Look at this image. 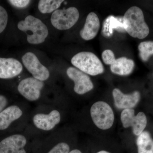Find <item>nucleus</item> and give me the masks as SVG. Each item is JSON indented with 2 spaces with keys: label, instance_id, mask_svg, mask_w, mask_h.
Instances as JSON below:
<instances>
[{
  "label": "nucleus",
  "instance_id": "3",
  "mask_svg": "<svg viewBox=\"0 0 153 153\" xmlns=\"http://www.w3.org/2000/svg\"><path fill=\"white\" fill-rule=\"evenodd\" d=\"M71 63L82 72L91 76H96L104 72L101 61L92 52H79L71 58Z\"/></svg>",
  "mask_w": 153,
  "mask_h": 153
},
{
  "label": "nucleus",
  "instance_id": "7",
  "mask_svg": "<svg viewBox=\"0 0 153 153\" xmlns=\"http://www.w3.org/2000/svg\"><path fill=\"white\" fill-rule=\"evenodd\" d=\"M44 85V81L33 77H27L19 83L18 90L19 93L28 100L35 101L40 98L41 90Z\"/></svg>",
  "mask_w": 153,
  "mask_h": 153
},
{
  "label": "nucleus",
  "instance_id": "6",
  "mask_svg": "<svg viewBox=\"0 0 153 153\" xmlns=\"http://www.w3.org/2000/svg\"><path fill=\"white\" fill-rule=\"evenodd\" d=\"M120 119L124 127H131L134 134L138 136L144 131L147 123L146 114L143 112H140L135 115L134 110L133 108L123 110Z\"/></svg>",
  "mask_w": 153,
  "mask_h": 153
},
{
  "label": "nucleus",
  "instance_id": "1",
  "mask_svg": "<svg viewBox=\"0 0 153 153\" xmlns=\"http://www.w3.org/2000/svg\"><path fill=\"white\" fill-rule=\"evenodd\" d=\"M123 24L125 31L133 38L144 39L149 33L143 11L136 6L131 7L126 12L123 18Z\"/></svg>",
  "mask_w": 153,
  "mask_h": 153
},
{
  "label": "nucleus",
  "instance_id": "19",
  "mask_svg": "<svg viewBox=\"0 0 153 153\" xmlns=\"http://www.w3.org/2000/svg\"><path fill=\"white\" fill-rule=\"evenodd\" d=\"M63 2V0H41L38 2V10L42 13H49L57 10Z\"/></svg>",
  "mask_w": 153,
  "mask_h": 153
},
{
  "label": "nucleus",
  "instance_id": "11",
  "mask_svg": "<svg viewBox=\"0 0 153 153\" xmlns=\"http://www.w3.org/2000/svg\"><path fill=\"white\" fill-rule=\"evenodd\" d=\"M61 120V115L57 110H53L48 114L39 113L33 117V123L36 128L45 131L53 129Z\"/></svg>",
  "mask_w": 153,
  "mask_h": 153
},
{
  "label": "nucleus",
  "instance_id": "14",
  "mask_svg": "<svg viewBox=\"0 0 153 153\" xmlns=\"http://www.w3.org/2000/svg\"><path fill=\"white\" fill-rule=\"evenodd\" d=\"M100 22L97 15L94 12L89 13L86 17L84 27L80 31V36L85 41L94 39L98 34Z\"/></svg>",
  "mask_w": 153,
  "mask_h": 153
},
{
  "label": "nucleus",
  "instance_id": "20",
  "mask_svg": "<svg viewBox=\"0 0 153 153\" xmlns=\"http://www.w3.org/2000/svg\"><path fill=\"white\" fill-rule=\"evenodd\" d=\"M140 58L143 61H147L153 55V41H146L140 43L138 46Z\"/></svg>",
  "mask_w": 153,
  "mask_h": 153
},
{
  "label": "nucleus",
  "instance_id": "22",
  "mask_svg": "<svg viewBox=\"0 0 153 153\" xmlns=\"http://www.w3.org/2000/svg\"><path fill=\"white\" fill-rule=\"evenodd\" d=\"M8 18L7 11L2 6H0V33H2L7 27Z\"/></svg>",
  "mask_w": 153,
  "mask_h": 153
},
{
  "label": "nucleus",
  "instance_id": "15",
  "mask_svg": "<svg viewBox=\"0 0 153 153\" xmlns=\"http://www.w3.org/2000/svg\"><path fill=\"white\" fill-rule=\"evenodd\" d=\"M22 110L16 105H12L5 108L0 113V130L9 127L14 121L19 119L23 115Z\"/></svg>",
  "mask_w": 153,
  "mask_h": 153
},
{
  "label": "nucleus",
  "instance_id": "26",
  "mask_svg": "<svg viewBox=\"0 0 153 153\" xmlns=\"http://www.w3.org/2000/svg\"><path fill=\"white\" fill-rule=\"evenodd\" d=\"M69 153H82L81 151L78 149H74L73 150L70 151Z\"/></svg>",
  "mask_w": 153,
  "mask_h": 153
},
{
  "label": "nucleus",
  "instance_id": "5",
  "mask_svg": "<svg viewBox=\"0 0 153 153\" xmlns=\"http://www.w3.org/2000/svg\"><path fill=\"white\" fill-rule=\"evenodd\" d=\"M79 11L74 7L66 9L57 10L53 12L51 22L54 27L60 30H68L72 27L78 21Z\"/></svg>",
  "mask_w": 153,
  "mask_h": 153
},
{
  "label": "nucleus",
  "instance_id": "25",
  "mask_svg": "<svg viewBox=\"0 0 153 153\" xmlns=\"http://www.w3.org/2000/svg\"><path fill=\"white\" fill-rule=\"evenodd\" d=\"M7 100L4 95H0V113L4 109L7 104Z\"/></svg>",
  "mask_w": 153,
  "mask_h": 153
},
{
  "label": "nucleus",
  "instance_id": "4",
  "mask_svg": "<svg viewBox=\"0 0 153 153\" xmlns=\"http://www.w3.org/2000/svg\"><path fill=\"white\" fill-rule=\"evenodd\" d=\"M90 115L94 123L99 128L105 130L112 127L114 121L113 111L104 101H97L91 108Z\"/></svg>",
  "mask_w": 153,
  "mask_h": 153
},
{
  "label": "nucleus",
  "instance_id": "10",
  "mask_svg": "<svg viewBox=\"0 0 153 153\" xmlns=\"http://www.w3.org/2000/svg\"><path fill=\"white\" fill-rule=\"evenodd\" d=\"M27 140L20 134L12 135L0 142V153H27L25 149Z\"/></svg>",
  "mask_w": 153,
  "mask_h": 153
},
{
  "label": "nucleus",
  "instance_id": "9",
  "mask_svg": "<svg viewBox=\"0 0 153 153\" xmlns=\"http://www.w3.org/2000/svg\"><path fill=\"white\" fill-rule=\"evenodd\" d=\"M67 75L74 82V91L78 94H85L92 90L94 85L90 77L82 71L73 67L68 68Z\"/></svg>",
  "mask_w": 153,
  "mask_h": 153
},
{
  "label": "nucleus",
  "instance_id": "12",
  "mask_svg": "<svg viewBox=\"0 0 153 153\" xmlns=\"http://www.w3.org/2000/svg\"><path fill=\"white\" fill-rule=\"evenodd\" d=\"M115 105L119 109H128L134 107L140 99L138 91L130 94H125L118 88H114L112 91Z\"/></svg>",
  "mask_w": 153,
  "mask_h": 153
},
{
  "label": "nucleus",
  "instance_id": "13",
  "mask_svg": "<svg viewBox=\"0 0 153 153\" xmlns=\"http://www.w3.org/2000/svg\"><path fill=\"white\" fill-rule=\"evenodd\" d=\"M23 70L19 60L13 58L0 57V78L10 79L18 76Z\"/></svg>",
  "mask_w": 153,
  "mask_h": 153
},
{
  "label": "nucleus",
  "instance_id": "2",
  "mask_svg": "<svg viewBox=\"0 0 153 153\" xmlns=\"http://www.w3.org/2000/svg\"><path fill=\"white\" fill-rule=\"evenodd\" d=\"M19 30L27 34V41L32 44L43 43L48 35L47 26L40 19L28 16L18 23Z\"/></svg>",
  "mask_w": 153,
  "mask_h": 153
},
{
  "label": "nucleus",
  "instance_id": "23",
  "mask_svg": "<svg viewBox=\"0 0 153 153\" xmlns=\"http://www.w3.org/2000/svg\"><path fill=\"white\" fill-rule=\"evenodd\" d=\"M102 58L103 62L106 65H110L114 60L115 59L114 52L110 49L105 50L102 54Z\"/></svg>",
  "mask_w": 153,
  "mask_h": 153
},
{
  "label": "nucleus",
  "instance_id": "16",
  "mask_svg": "<svg viewBox=\"0 0 153 153\" xmlns=\"http://www.w3.org/2000/svg\"><path fill=\"white\" fill-rule=\"evenodd\" d=\"M134 65V62L131 59L121 57L113 61L110 65L111 71L115 74L126 76L132 72Z\"/></svg>",
  "mask_w": 153,
  "mask_h": 153
},
{
  "label": "nucleus",
  "instance_id": "18",
  "mask_svg": "<svg viewBox=\"0 0 153 153\" xmlns=\"http://www.w3.org/2000/svg\"><path fill=\"white\" fill-rule=\"evenodd\" d=\"M116 29L125 31L123 23L120 22L119 20L114 17L110 16L105 21L102 33L105 37H109L112 36L113 30Z\"/></svg>",
  "mask_w": 153,
  "mask_h": 153
},
{
  "label": "nucleus",
  "instance_id": "17",
  "mask_svg": "<svg viewBox=\"0 0 153 153\" xmlns=\"http://www.w3.org/2000/svg\"><path fill=\"white\" fill-rule=\"evenodd\" d=\"M138 153H153V140L146 131H143L137 140Z\"/></svg>",
  "mask_w": 153,
  "mask_h": 153
},
{
  "label": "nucleus",
  "instance_id": "27",
  "mask_svg": "<svg viewBox=\"0 0 153 153\" xmlns=\"http://www.w3.org/2000/svg\"><path fill=\"white\" fill-rule=\"evenodd\" d=\"M97 153H111L109 152H107V151H100V152H97Z\"/></svg>",
  "mask_w": 153,
  "mask_h": 153
},
{
  "label": "nucleus",
  "instance_id": "21",
  "mask_svg": "<svg viewBox=\"0 0 153 153\" xmlns=\"http://www.w3.org/2000/svg\"><path fill=\"white\" fill-rule=\"evenodd\" d=\"M70 147L66 143L60 142L55 145L48 153H69Z\"/></svg>",
  "mask_w": 153,
  "mask_h": 153
},
{
  "label": "nucleus",
  "instance_id": "24",
  "mask_svg": "<svg viewBox=\"0 0 153 153\" xmlns=\"http://www.w3.org/2000/svg\"><path fill=\"white\" fill-rule=\"evenodd\" d=\"M8 1L14 7L19 8L26 7L30 2L29 0H10Z\"/></svg>",
  "mask_w": 153,
  "mask_h": 153
},
{
  "label": "nucleus",
  "instance_id": "8",
  "mask_svg": "<svg viewBox=\"0 0 153 153\" xmlns=\"http://www.w3.org/2000/svg\"><path fill=\"white\" fill-rule=\"evenodd\" d=\"M24 66L36 79L44 81L49 78L50 73L48 69L42 65L35 54L31 52L26 53L22 57Z\"/></svg>",
  "mask_w": 153,
  "mask_h": 153
}]
</instances>
